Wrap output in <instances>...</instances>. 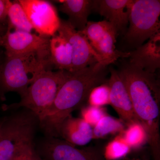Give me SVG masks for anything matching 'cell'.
<instances>
[{"instance_id":"cell-1","label":"cell","mask_w":160,"mask_h":160,"mask_svg":"<svg viewBox=\"0 0 160 160\" xmlns=\"http://www.w3.org/2000/svg\"><path fill=\"white\" fill-rule=\"evenodd\" d=\"M107 67L97 62L78 71H66L54 102L38 119L49 137H58L64 120L75 110L83 107L93 88L107 82Z\"/></svg>"},{"instance_id":"cell-2","label":"cell","mask_w":160,"mask_h":160,"mask_svg":"<svg viewBox=\"0 0 160 160\" xmlns=\"http://www.w3.org/2000/svg\"><path fill=\"white\" fill-rule=\"evenodd\" d=\"M118 71L135 115L146 132L153 160H160L159 84L155 74L146 73L129 63Z\"/></svg>"},{"instance_id":"cell-3","label":"cell","mask_w":160,"mask_h":160,"mask_svg":"<svg viewBox=\"0 0 160 160\" xmlns=\"http://www.w3.org/2000/svg\"><path fill=\"white\" fill-rule=\"evenodd\" d=\"M49 52L6 57L0 65V92H15L22 97L42 72L51 66Z\"/></svg>"},{"instance_id":"cell-4","label":"cell","mask_w":160,"mask_h":160,"mask_svg":"<svg viewBox=\"0 0 160 160\" xmlns=\"http://www.w3.org/2000/svg\"><path fill=\"white\" fill-rule=\"evenodd\" d=\"M36 118L22 112L2 120L0 160H16L33 147Z\"/></svg>"},{"instance_id":"cell-5","label":"cell","mask_w":160,"mask_h":160,"mask_svg":"<svg viewBox=\"0 0 160 160\" xmlns=\"http://www.w3.org/2000/svg\"><path fill=\"white\" fill-rule=\"evenodd\" d=\"M66 71L45 69L28 87L21 101L6 109L23 107L39 118L52 105L66 76Z\"/></svg>"},{"instance_id":"cell-6","label":"cell","mask_w":160,"mask_h":160,"mask_svg":"<svg viewBox=\"0 0 160 160\" xmlns=\"http://www.w3.org/2000/svg\"><path fill=\"white\" fill-rule=\"evenodd\" d=\"M160 1L132 0L129 17V27L125 35L126 42L137 49L160 32Z\"/></svg>"},{"instance_id":"cell-7","label":"cell","mask_w":160,"mask_h":160,"mask_svg":"<svg viewBox=\"0 0 160 160\" xmlns=\"http://www.w3.org/2000/svg\"><path fill=\"white\" fill-rule=\"evenodd\" d=\"M33 29L39 35L51 38L57 33L61 24L57 11L49 1L18 0Z\"/></svg>"},{"instance_id":"cell-8","label":"cell","mask_w":160,"mask_h":160,"mask_svg":"<svg viewBox=\"0 0 160 160\" xmlns=\"http://www.w3.org/2000/svg\"><path fill=\"white\" fill-rule=\"evenodd\" d=\"M42 144L40 153L45 160H106L98 146L78 149L65 140L49 137Z\"/></svg>"},{"instance_id":"cell-9","label":"cell","mask_w":160,"mask_h":160,"mask_svg":"<svg viewBox=\"0 0 160 160\" xmlns=\"http://www.w3.org/2000/svg\"><path fill=\"white\" fill-rule=\"evenodd\" d=\"M57 32L65 38L72 46V59L71 72L84 69L96 63L103 64L102 58L92 47L88 40L74 29L68 21L61 20Z\"/></svg>"},{"instance_id":"cell-10","label":"cell","mask_w":160,"mask_h":160,"mask_svg":"<svg viewBox=\"0 0 160 160\" xmlns=\"http://www.w3.org/2000/svg\"><path fill=\"white\" fill-rule=\"evenodd\" d=\"M50 38L8 27L2 37L1 45L5 48L6 57H11L34 52H49Z\"/></svg>"},{"instance_id":"cell-11","label":"cell","mask_w":160,"mask_h":160,"mask_svg":"<svg viewBox=\"0 0 160 160\" xmlns=\"http://www.w3.org/2000/svg\"><path fill=\"white\" fill-rule=\"evenodd\" d=\"M109 71L110 77L107 84L110 90V105L126 126L139 122L135 115L127 89L118 70L110 67Z\"/></svg>"},{"instance_id":"cell-12","label":"cell","mask_w":160,"mask_h":160,"mask_svg":"<svg viewBox=\"0 0 160 160\" xmlns=\"http://www.w3.org/2000/svg\"><path fill=\"white\" fill-rule=\"evenodd\" d=\"M132 0H93L95 10L113 26L118 34L126 33Z\"/></svg>"},{"instance_id":"cell-13","label":"cell","mask_w":160,"mask_h":160,"mask_svg":"<svg viewBox=\"0 0 160 160\" xmlns=\"http://www.w3.org/2000/svg\"><path fill=\"white\" fill-rule=\"evenodd\" d=\"M129 53V64L146 73L155 74L160 67V32Z\"/></svg>"},{"instance_id":"cell-14","label":"cell","mask_w":160,"mask_h":160,"mask_svg":"<svg viewBox=\"0 0 160 160\" xmlns=\"http://www.w3.org/2000/svg\"><path fill=\"white\" fill-rule=\"evenodd\" d=\"M59 137L75 146H85L92 139V128L82 118L70 115L60 126Z\"/></svg>"},{"instance_id":"cell-15","label":"cell","mask_w":160,"mask_h":160,"mask_svg":"<svg viewBox=\"0 0 160 160\" xmlns=\"http://www.w3.org/2000/svg\"><path fill=\"white\" fill-rule=\"evenodd\" d=\"M61 3L60 11L68 16L67 20L78 31H82L88 23V18L92 10V0H64L58 1Z\"/></svg>"},{"instance_id":"cell-16","label":"cell","mask_w":160,"mask_h":160,"mask_svg":"<svg viewBox=\"0 0 160 160\" xmlns=\"http://www.w3.org/2000/svg\"><path fill=\"white\" fill-rule=\"evenodd\" d=\"M49 49L52 66L58 70L71 72L72 50L69 42L61 35L55 34L50 38Z\"/></svg>"},{"instance_id":"cell-17","label":"cell","mask_w":160,"mask_h":160,"mask_svg":"<svg viewBox=\"0 0 160 160\" xmlns=\"http://www.w3.org/2000/svg\"><path fill=\"white\" fill-rule=\"evenodd\" d=\"M117 32L115 29L108 32L97 42L90 44L102 59L103 65L108 66L119 58H129V52H123L116 49Z\"/></svg>"},{"instance_id":"cell-18","label":"cell","mask_w":160,"mask_h":160,"mask_svg":"<svg viewBox=\"0 0 160 160\" xmlns=\"http://www.w3.org/2000/svg\"><path fill=\"white\" fill-rule=\"evenodd\" d=\"M126 125L121 119L106 115L92 128V139L104 138L111 135L120 134Z\"/></svg>"},{"instance_id":"cell-19","label":"cell","mask_w":160,"mask_h":160,"mask_svg":"<svg viewBox=\"0 0 160 160\" xmlns=\"http://www.w3.org/2000/svg\"><path fill=\"white\" fill-rule=\"evenodd\" d=\"M7 18L9 20L8 27L12 29L29 32H31L33 29L19 1H10L7 12Z\"/></svg>"},{"instance_id":"cell-20","label":"cell","mask_w":160,"mask_h":160,"mask_svg":"<svg viewBox=\"0 0 160 160\" xmlns=\"http://www.w3.org/2000/svg\"><path fill=\"white\" fill-rule=\"evenodd\" d=\"M120 133L132 149L141 148L148 143L147 134L143 126L139 122H135L126 126Z\"/></svg>"},{"instance_id":"cell-21","label":"cell","mask_w":160,"mask_h":160,"mask_svg":"<svg viewBox=\"0 0 160 160\" xmlns=\"http://www.w3.org/2000/svg\"><path fill=\"white\" fill-rule=\"evenodd\" d=\"M131 150L122 136L119 134L105 146L103 155L106 160H118L126 157Z\"/></svg>"},{"instance_id":"cell-22","label":"cell","mask_w":160,"mask_h":160,"mask_svg":"<svg viewBox=\"0 0 160 160\" xmlns=\"http://www.w3.org/2000/svg\"><path fill=\"white\" fill-rule=\"evenodd\" d=\"M112 29L115 30L110 23L104 20L98 22L89 21L82 31H78L84 35L91 44L99 41L107 32Z\"/></svg>"},{"instance_id":"cell-23","label":"cell","mask_w":160,"mask_h":160,"mask_svg":"<svg viewBox=\"0 0 160 160\" xmlns=\"http://www.w3.org/2000/svg\"><path fill=\"white\" fill-rule=\"evenodd\" d=\"M87 102L89 106L95 107L110 105V90L107 82L93 88L89 93Z\"/></svg>"},{"instance_id":"cell-24","label":"cell","mask_w":160,"mask_h":160,"mask_svg":"<svg viewBox=\"0 0 160 160\" xmlns=\"http://www.w3.org/2000/svg\"><path fill=\"white\" fill-rule=\"evenodd\" d=\"M106 115L107 113L106 110L103 107H95L89 105L85 107L83 106L81 109V118L92 128Z\"/></svg>"},{"instance_id":"cell-25","label":"cell","mask_w":160,"mask_h":160,"mask_svg":"<svg viewBox=\"0 0 160 160\" xmlns=\"http://www.w3.org/2000/svg\"><path fill=\"white\" fill-rule=\"evenodd\" d=\"M10 1L0 0V23L3 22L7 18V12Z\"/></svg>"},{"instance_id":"cell-26","label":"cell","mask_w":160,"mask_h":160,"mask_svg":"<svg viewBox=\"0 0 160 160\" xmlns=\"http://www.w3.org/2000/svg\"><path fill=\"white\" fill-rule=\"evenodd\" d=\"M16 160H42V159L35 151L33 147Z\"/></svg>"},{"instance_id":"cell-27","label":"cell","mask_w":160,"mask_h":160,"mask_svg":"<svg viewBox=\"0 0 160 160\" xmlns=\"http://www.w3.org/2000/svg\"><path fill=\"white\" fill-rule=\"evenodd\" d=\"M124 160H142L140 159H137V158H132V159H129V158H126Z\"/></svg>"},{"instance_id":"cell-28","label":"cell","mask_w":160,"mask_h":160,"mask_svg":"<svg viewBox=\"0 0 160 160\" xmlns=\"http://www.w3.org/2000/svg\"><path fill=\"white\" fill-rule=\"evenodd\" d=\"M2 121H0V128H1V125H2Z\"/></svg>"},{"instance_id":"cell-29","label":"cell","mask_w":160,"mask_h":160,"mask_svg":"<svg viewBox=\"0 0 160 160\" xmlns=\"http://www.w3.org/2000/svg\"><path fill=\"white\" fill-rule=\"evenodd\" d=\"M2 37L0 38V45H1V41H2Z\"/></svg>"},{"instance_id":"cell-30","label":"cell","mask_w":160,"mask_h":160,"mask_svg":"<svg viewBox=\"0 0 160 160\" xmlns=\"http://www.w3.org/2000/svg\"><path fill=\"white\" fill-rule=\"evenodd\" d=\"M2 36H1V32H0V38H2Z\"/></svg>"},{"instance_id":"cell-31","label":"cell","mask_w":160,"mask_h":160,"mask_svg":"<svg viewBox=\"0 0 160 160\" xmlns=\"http://www.w3.org/2000/svg\"></svg>"}]
</instances>
